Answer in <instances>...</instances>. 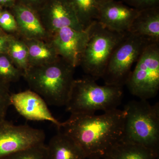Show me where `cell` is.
Segmentation results:
<instances>
[{
  "instance_id": "obj_1",
  "label": "cell",
  "mask_w": 159,
  "mask_h": 159,
  "mask_svg": "<svg viewBox=\"0 0 159 159\" xmlns=\"http://www.w3.org/2000/svg\"><path fill=\"white\" fill-rule=\"evenodd\" d=\"M125 115L118 108L99 115L71 114L58 130L73 139L86 157L102 158L122 140Z\"/></svg>"
},
{
  "instance_id": "obj_2",
  "label": "cell",
  "mask_w": 159,
  "mask_h": 159,
  "mask_svg": "<svg viewBox=\"0 0 159 159\" xmlns=\"http://www.w3.org/2000/svg\"><path fill=\"white\" fill-rule=\"evenodd\" d=\"M75 69L60 57L48 64L29 67L23 77L30 89L42 97L47 104L66 106L75 80Z\"/></svg>"
},
{
  "instance_id": "obj_3",
  "label": "cell",
  "mask_w": 159,
  "mask_h": 159,
  "mask_svg": "<svg viewBox=\"0 0 159 159\" xmlns=\"http://www.w3.org/2000/svg\"><path fill=\"white\" fill-rule=\"evenodd\" d=\"M96 80L86 76L74 80L66 106L70 114H95L118 108L123 97V87L98 85Z\"/></svg>"
},
{
  "instance_id": "obj_4",
  "label": "cell",
  "mask_w": 159,
  "mask_h": 159,
  "mask_svg": "<svg viewBox=\"0 0 159 159\" xmlns=\"http://www.w3.org/2000/svg\"><path fill=\"white\" fill-rule=\"evenodd\" d=\"M126 113L122 140L139 144L158 153L159 103L132 100L124 107Z\"/></svg>"
},
{
  "instance_id": "obj_5",
  "label": "cell",
  "mask_w": 159,
  "mask_h": 159,
  "mask_svg": "<svg viewBox=\"0 0 159 159\" xmlns=\"http://www.w3.org/2000/svg\"><path fill=\"white\" fill-rule=\"evenodd\" d=\"M126 33L113 31L97 21L89 26L88 39L80 64L87 76L95 80L102 78L112 53Z\"/></svg>"
},
{
  "instance_id": "obj_6",
  "label": "cell",
  "mask_w": 159,
  "mask_h": 159,
  "mask_svg": "<svg viewBox=\"0 0 159 159\" xmlns=\"http://www.w3.org/2000/svg\"><path fill=\"white\" fill-rule=\"evenodd\" d=\"M148 41L127 32L116 47L102 77L105 84L123 87L131 73V68L149 44Z\"/></svg>"
},
{
  "instance_id": "obj_7",
  "label": "cell",
  "mask_w": 159,
  "mask_h": 159,
  "mask_svg": "<svg viewBox=\"0 0 159 159\" xmlns=\"http://www.w3.org/2000/svg\"><path fill=\"white\" fill-rule=\"evenodd\" d=\"M132 95L148 100L159 90V43L149 44L142 52L125 85Z\"/></svg>"
},
{
  "instance_id": "obj_8",
  "label": "cell",
  "mask_w": 159,
  "mask_h": 159,
  "mask_svg": "<svg viewBox=\"0 0 159 159\" xmlns=\"http://www.w3.org/2000/svg\"><path fill=\"white\" fill-rule=\"evenodd\" d=\"M42 129L26 125H15L6 119L0 122V159L44 143Z\"/></svg>"
},
{
  "instance_id": "obj_9",
  "label": "cell",
  "mask_w": 159,
  "mask_h": 159,
  "mask_svg": "<svg viewBox=\"0 0 159 159\" xmlns=\"http://www.w3.org/2000/svg\"><path fill=\"white\" fill-rule=\"evenodd\" d=\"M37 13L50 38L59 29L66 27L77 30L85 29L80 23L68 0H48Z\"/></svg>"
},
{
  "instance_id": "obj_10",
  "label": "cell",
  "mask_w": 159,
  "mask_h": 159,
  "mask_svg": "<svg viewBox=\"0 0 159 159\" xmlns=\"http://www.w3.org/2000/svg\"><path fill=\"white\" fill-rule=\"evenodd\" d=\"M89 37V27L83 30L70 27L59 29L49 41L60 57L74 68L80 66Z\"/></svg>"
},
{
  "instance_id": "obj_11",
  "label": "cell",
  "mask_w": 159,
  "mask_h": 159,
  "mask_svg": "<svg viewBox=\"0 0 159 159\" xmlns=\"http://www.w3.org/2000/svg\"><path fill=\"white\" fill-rule=\"evenodd\" d=\"M10 104L23 117L31 121H48L60 128V122L52 115L42 97L31 89L11 93Z\"/></svg>"
},
{
  "instance_id": "obj_12",
  "label": "cell",
  "mask_w": 159,
  "mask_h": 159,
  "mask_svg": "<svg viewBox=\"0 0 159 159\" xmlns=\"http://www.w3.org/2000/svg\"><path fill=\"white\" fill-rule=\"evenodd\" d=\"M139 12L122 2L109 0L101 7L97 21L113 31L126 33Z\"/></svg>"
},
{
  "instance_id": "obj_13",
  "label": "cell",
  "mask_w": 159,
  "mask_h": 159,
  "mask_svg": "<svg viewBox=\"0 0 159 159\" xmlns=\"http://www.w3.org/2000/svg\"><path fill=\"white\" fill-rule=\"evenodd\" d=\"M9 9L17 23L16 35L23 39L49 40L50 36L41 22L36 11L19 2Z\"/></svg>"
},
{
  "instance_id": "obj_14",
  "label": "cell",
  "mask_w": 159,
  "mask_h": 159,
  "mask_svg": "<svg viewBox=\"0 0 159 159\" xmlns=\"http://www.w3.org/2000/svg\"><path fill=\"white\" fill-rule=\"evenodd\" d=\"M128 32L150 43H159V7L139 11Z\"/></svg>"
},
{
  "instance_id": "obj_15",
  "label": "cell",
  "mask_w": 159,
  "mask_h": 159,
  "mask_svg": "<svg viewBox=\"0 0 159 159\" xmlns=\"http://www.w3.org/2000/svg\"><path fill=\"white\" fill-rule=\"evenodd\" d=\"M47 159H85V154L73 139L62 132L52 137L47 145Z\"/></svg>"
},
{
  "instance_id": "obj_16",
  "label": "cell",
  "mask_w": 159,
  "mask_h": 159,
  "mask_svg": "<svg viewBox=\"0 0 159 159\" xmlns=\"http://www.w3.org/2000/svg\"><path fill=\"white\" fill-rule=\"evenodd\" d=\"M23 39L28 49L29 67L48 64L54 62L60 57L49 41Z\"/></svg>"
},
{
  "instance_id": "obj_17",
  "label": "cell",
  "mask_w": 159,
  "mask_h": 159,
  "mask_svg": "<svg viewBox=\"0 0 159 159\" xmlns=\"http://www.w3.org/2000/svg\"><path fill=\"white\" fill-rule=\"evenodd\" d=\"M158 153L133 142L122 141L114 145L104 157L109 159H157Z\"/></svg>"
},
{
  "instance_id": "obj_18",
  "label": "cell",
  "mask_w": 159,
  "mask_h": 159,
  "mask_svg": "<svg viewBox=\"0 0 159 159\" xmlns=\"http://www.w3.org/2000/svg\"><path fill=\"white\" fill-rule=\"evenodd\" d=\"M68 1L74 7L80 23L85 29L97 20L101 7L109 0Z\"/></svg>"
},
{
  "instance_id": "obj_19",
  "label": "cell",
  "mask_w": 159,
  "mask_h": 159,
  "mask_svg": "<svg viewBox=\"0 0 159 159\" xmlns=\"http://www.w3.org/2000/svg\"><path fill=\"white\" fill-rule=\"evenodd\" d=\"M6 53L14 65L24 74L29 67L28 49L22 39L14 35L9 41Z\"/></svg>"
},
{
  "instance_id": "obj_20",
  "label": "cell",
  "mask_w": 159,
  "mask_h": 159,
  "mask_svg": "<svg viewBox=\"0 0 159 159\" xmlns=\"http://www.w3.org/2000/svg\"><path fill=\"white\" fill-rule=\"evenodd\" d=\"M23 73L14 65L6 52H0V80L10 84L17 82Z\"/></svg>"
},
{
  "instance_id": "obj_21",
  "label": "cell",
  "mask_w": 159,
  "mask_h": 159,
  "mask_svg": "<svg viewBox=\"0 0 159 159\" xmlns=\"http://www.w3.org/2000/svg\"><path fill=\"white\" fill-rule=\"evenodd\" d=\"M2 159H47V145L44 143L39 144Z\"/></svg>"
},
{
  "instance_id": "obj_22",
  "label": "cell",
  "mask_w": 159,
  "mask_h": 159,
  "mask_svg": "<svg viewBox=\"0 0 159 159\" xmlns=\"http://www.w3.org/2000/svg\"><path fill=\"white\" fill-rule=\"evenodd\" d=\"M0 28L7 34L14 35L17 34V23L9 9L4 8L0 13Z\"/></svg>"
},
{
  "instance_id": "obj_23",
  "label": "cell",
  "mask_w": 159,
  "mask_h": 159,
  "mask_svg": "<svg viewBox=\"0 0 159 159\" xmlns=\"http://www.w3.org/2000/svg\"><path fill=\"white\" fill-rule=\"evenodd\" d=\"M10 84L0 80V122L6 119V114L9 106L11 93Z\"/></svg>"
},
{
  "instance_id": "obj_24",
  "label": "cell",
  "mask_w": 159,
  "mask_h": 159,
  "mask_svg": "<svg viewBox=\"0 0 159 159\" xmlns=\"http://www.w3.org/2000/svg\"><path fill=\"white\" fill-rule=\"evenodd\" d=\"M123 2L138 11L159 7V0H123Z\"/></svg>"
},
{
  "instance_id": "obj_25",
  "label": "cell",
  "mask_w": 159,
  "mask_h": 159,
  "mask_svg": "<svg viewBox=\"0 0 159 159\" xmlns=\"http://www.w3.org/2000/svg\"><path fill=\"white\" fill-rule=\"evenodd\" d=\"M48 0H18V2L37 12L42 8Z\"/></svg>"
},
{
  "instance_id": "obj_26",
  "label": "cell",
  "mask_w": 159,
  "mask_h": 159,
  "mask_svg": "<svg viewBox=\"0 0 159 159\" xmlns=\"http://www.w3.org/2000/svg\"><path fill=\"white\" fill-rule=\"evenodd\" d=\"M13 35L14 34H8L0 35V52L6 53L9 41Z\"/></svg>"
},
{
  "instance_id": "obj_27",
  "label": "cell",
  "mask_w": 159,
  "mask_h": 159,
  "mask_svg": "<svg viewBox=\"0 0 159 159\" xmlns=\"http://www.w3.org/2000/svg\"><path fill=\"white\" fill-rule=\"evenodd\" d=\"M18 0H0V6L5 9H10L14 6Z\"/></svg>"
},
{
  "instance_id": "obj_28",
  "label": "cell",
  "mask_w": 159,
  "mask_h": 159,
  "mask_svg": "<svg viewBox=\"0 0 159 159\" xmlns=\"http://www.w3.org/2000/svg\"><path fill=\"white\" fill-rule=\"evenodd\" d=\"M7 34V33H5V32L0 28V35H4V34Z\"/></svg>"
},
{
  "instance_id": "obj_29",
  "label": "cell",
  "mask_w": 159,
  "mask_h": 159,
  "mask_svg": "<svg viewBox=\"0 0 159 159\" xmlns=\"http://www.w3.org/2000/svg\"><path fill=\"white\" fill-rule=\"evenodd\" d=\"M85 159H102V158L99 157H86Z\"/></svg>"
},
{
  "instance_id": "obj_30",
  "label": "cell",
  "mask_w": 159,
  "mask_h": 159,
  "mask_svg": "<svg viewBox=\"0 0 159 159\" xmlns=\"http://www.w3.org/2000/svg\"><path fill=\"white\" fill-rule=\"evenodd\" d=\"M4 8H3V7H2V6H0V13H1V12H2V11L3 10V9H4Z\"/></svg>"
},
{
  "instance_id": "obj_31",
  "label": "cell",
  "mask_w": 159,
  "mask_h": 159,
  "mask_svg": "<svg viewBox=\"0 0 159 159\" xmlns=\"http://www.w3.org/2000/svg\"><path fill=\"white\" fill-rule=\"evenodd\" d=\"M102 159H109L108 158L106 157H104L102 158Z\"/></svg>"
},
{
  "instance_id": "obj_32",
  "label": "cell",
  "mask_w": 159,
  "mask_h": 159,
  "mask_svg": "<svg viewBox=\"0 0 159 159\" xmlns=\"http://www.w3.org/2000/svg\"><path fill=\"white\" fill-rule=\"evenodd\" d=\"M159 159L158 158V159Z\"/></svg>"
}]
</instances>
